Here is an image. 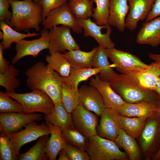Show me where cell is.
Here are the masks:
<instances>
[{"instance_id": "7c38bea8", "label": "cell", "mask_w": 160, "mask_h": 160, "mask_svg": "<svg viewBox=\"0 0 160 160\" xmlns=\"http://www.w3.org/2000/svg\"><path fill=\"white\" fill-rule=\"evenodd\" d=\"M73 126L88 138L97 135V115L79 104L71 113Z\"/></svg>"}, {"instance_id": "c3c4849f", "label": "cell", "mask_w": 160, "mask_h": 160, "mask_svg": "<svg viewBox=\"0 0 160 160\" xmlns=\"http://www.w3.org/2000/svg\"><path fill=\"white\" fill-rule=\"evenodd\" d=\"M154 160H160V148L155 156Z\"/></svg>"}, {"instance_id": "44dd1931", "label": "cell", "mask_w": 160, "mask_h": 160, "mask_svg": "<svg viewBox=\"0 0 160 160\" xmlns=\"http://www.w3.org/2000/svg\"><path fill=\"white\" fill-rule=\"evenodd\" d=\"M157 113L147 119L139 137L141 148L145 154L151 151L158 135L160 122Z\"/></svg>"}, {"instance_id": "277c9868", "label": "cell", "mask_w": 160, "mask_h": 160, "mask_svg": "<svg viewBox=\"0 0 160 160\" xmlns=\"http://www.w3.org/2000/svg\"><path fill=\"white\" fill-rule=\"evenodd\" d=\"M86 151L91 160H127L126 152L121 151L111 140L97 135L89 138Z\"/></svg>"}, {"instance_id": "9a60e30c", "label": "cell", "mask_w": 160, "mask_h": 160, "mask_svg": "<svg viewBox=\"0 0 160 160\" xmlns=\"http://www.w3.org/2000/svg\"><path fill=\"white\" fill-rule=\"evenodd\" d=\"M155 0H127L129 10L125 19L126 28L132 31L138 22L145 20Z\"/></svg>"}, {"instance_id": "cb8c5ba5", "label": "cell", "mask_w": 160, "mask_h": 160, "mask_svg": "<svg viewBox=\"0 0 160 160\" xmlns=\"http://www.w3.org/2000/svg\"><path fill=\"white\" fill-rule=\"evenodd\" d=\"M51 131V137L45 145V152L50 160L56 159L60 151L67 143L62 136L63 130L52 124L45 122Z\"/></svg>"}, {"instance_id": "ac0fdd59", "label": "cell", "mask_w": 160, "mask_h": 160, "mask_svg": "<svg viewBox=\"0 0 160 160\" xmlns=\"http://www.w3.org/2000/svg\"><path fill=\"white\" fill-rule=\"evenodd\" d=\"M136 41L153 47L160 44V16L143 23L137 34Z\"/></svg>"}, {"instance_id": "681fc988", "label": "cell", "mask_w": 160, "mask_h": 160, "mask_svg": "<svg viewBox=\"0 0 160 160\" xmlns=\"http://www.w3.org/2000/svg\"><path fill=\"white\" fill-rule=\"evenodd\" d=\"M3 37V34L2 32L0 31V40H2Z\"/></svg>"}, {"instance_id": "83f0119b", "label": "cell", "mask_w": 160, "mask_h": 160, "mask_svg": "<svg viewBox=\"0 0 160 160\" xmlns=\"http://www.w3.org/2000/svg\"><path fill=\"white\" fill-rule=\"evenodd\" d=\"M100 72L99 68H80L71 67L69 75L66 77H62V80L63 82L72 87L78 89V85L80 82L87 80L90 77L97 75Z\"/></svg>"}, {"instance_id": "ab89813d", "label": "cell", "mask_w": 160, "mask_h": 160, "mask_svg": "<svg viewBox=\"0 0 160 160\" xmlns=\"http://www.w3.org/2000/svg\"><path fill=\"white\" fill-rule=\"evenodd\" d=\"M66 153L69 160H89L90 157L86 151L67 143L63 148Z\"/></svg>"}, {"instance_id": "60d3db41", "label": "cell", "mask_w": 160, "mask_h": 160, "mask_svg": "<svg viewBox=\"0 0 160 160\" xmlns=\"http://www.w3.org/2000/svg\"><path fill=\"white\" fill-rule=\"evenodd\" d=\"M68 0H40L39 3L43 8L42 17L44 20L52 10L60 6Z\"/></svg>"}, {"instance_id": "5b68a950", "label": "cell", "mask_w": 160, "mask_h": 160, "mask_svg": "<svg viewBox=\"0 0 160 160\" xmlns=\"http://www.w3.org/2000/svg\"><path fill=\"white\" fill-rule=\"evenodd\" d=\"M7 95L19 102L23 112L26 113L40 112L45 115L49 113L55 105L50 97L40 90H34L29 92L17 93L5 92Z\"/></svg>"}, {"instance_id": "e575fe53", "label": "cell", "mask_w": 160, "mask_h": 160, "mask_svg": "<svg viewBox=\"0 0 160 160\" xmlns=\"http://www.w3.org/2000/svg\"><path fill=\"white\" fill-rule=\"evenodd\" d=\"M62 101L67 111L71 113L79 104L78 89L72 87L62 81Z\"/></svg>"}, {"instance_id": "f35d334b", "label": "cell", "mask_w": 160, "mask_h": 160, "mask_svg": "<svg viewBox=\"0 0 160 160\" xmlns=\"http://www.w3.org/2000/svg\"><path fill=\"white\" fill-rule=\"evenodd\" d=\"M7 95L5 93L0 91V112H23L21 104L17 100Z\"/></svg>"}, {"instance_id": "4316f807", "label": "cell", "mask_w": 160, "mask_h": 160, "mask_svg": "<svg viewBox=\"0 0 160 160\" xmlns=\"http://www.w3.org/2000/svg\"><path fill=\"white\" fill-rule=\"evenodd\" d=\"M114 142L124 149L130 160H139L141 159L140 150L135 138L123 129H121Z\"/></svg>"}, {"instance_id": "4fadbf2b", "label": "cell", "mask_w": 160, "mask_h": 160, "mask_svg": "<svg viewBox=\"0 0 160 160\" xmlns=\"http://www.w3.org/2000/svg\"><path fill=\"white\" fill-rule=\"evenodd\" d=\"M77 19L79 25L84 30L85 37H92L99 46L106 49L114 47L115 44L110 38L112 32L111 25L108 24L99 25L92 22L90 18L86 19Z\"/></svg>"}, {"instance_id": "7a4b0ae2", "label": "cell", "mask_w": 160, "mask_h": 160, "mask_svg": "<svg viewBox=\"0 0 160 160\" xmlns=\"http://www.w3.org/2000/svg\"><path fill=\"white\" fill-rule=\"evenodd\" d=\"M12 9L9 25L18 32H28L31 28L39 31L43 21V8L33 0H8Z\"/></svg>"}, {"instance_id": "9c48e42d", "label": "cell", "mask_w": 160, "mask_h": 160, "mask_svg": "<svg viewBox=\"0 0 160 160\" xmlns=\"http://www.w3.org/2000/svg\"><path fill=\"white\" fill-rule=\"evenodd\" d=\"M43 115L36 113L8 112L0 114V132L4 134L19 131L23 127L43 118Z\"/></svg>"}, {"instance_id": "8992f818", "label": "cell", "mask_w": 160, "mask_h": 160, "mask_svg": "<svg viewBox=\"0 0 160 160\" xmlns=\"http://www.w3.org/2000/svg\"><path fill=\"white\" fill-rule=\"evenodd\" d=\"M41 24L47 29L59 25L66 26L77 33H81L83 29L70 9L67 2L51 10Z\"/></svg>"}, {"instance_id": "d4e9b609", "label": "cell", "mask_w": 160, "mask_h": 160, "mask_svg": "<svg viewBox=\"0 0 160 160\" xmlns=\"http://www.w3.org/2000/svg\"><path fill=\"white\" fill-rule=\"evenodd\" d=\"M44 119L63 130L70 126H72L71 113L68 112L61 102L55 104L51 112L45 115Z\"/></svg>"}, {"instance_id": "f6af8a7d", "label": "cell", "mask_w": 160, "mask_h": 160, "mask_svg": "<svg viewBox=\"0 0 160 160\" xmlns=\"http://www.w3.org/2000/svg\"><path fill=\"white\" fill-rule=\"evenodd\" d=\"M59 155L58 160H69L66 153L63 148L60 151Z\"/></svg>"}, {"instance_id": "603a6c76", "label": "cell", "mask_w": 160, "mask_h": 160, "mask_svg": "<svg viewBox=\"0 0 160 160\" xmlns=\"http://www.w3.org/2000/svg\"><path fill=\"white\" fill-rule=\"evenodd\" d=\"M127 0H110L108 24L123 32L126 28L125 19L129 10Z\"/></svg>"}, {"instance_id": "484cf974", "label": "cell", "mask_w": 160, "mask_h": 160, "mask_svg": "<svg viewBox=\"0 0 160 160\" xmlns=\"http://www.w3.org/2000/svg\"><path fill=\"white\" fill-rule=\"evenodd\" d=\"M97 49L94 47L91 51L85 52L77 49L67 51L62 53L69 61L71 67L80 68H93L92 60Z\"/></svg>"}, {"instance_id": "74e56055", "label": "cell", "mask_w": 160, "mask_h": 160, "mask_svg": "<svg viewBox=\"0 0 160 160\" xmlns=\"http://www.w3.org/2000/svg\"><path fill=\"white\" fill-rule=\"evenodd\" d=\"M19 157L15 154L12 143L7 134L0 133V160H16Z\"/></svg>"}, {"instance_id": "7402d4cb", "label": "cell", "mask_w": 160, "mask_h": 160, "mask_svg": "<svg viewBox=\"0 0 160 160\" xmlns=\"http://www.w3.org/2000/svg\"><path fill=\"white\" fill-rule=\"evenodd\" d=\"M108 58L107 49L99 45L93 56L92 65V68L100 69V72L98 75L100 78L109 82L117 74L113 69L114 65L110 64Z\"/></svg>"}, {"instance_id": "f5cc1de1", "label": "cell", "mask_w": 160, "mask_h": 160, "mask_svg": "<svg viewBox=\"0 0 160 160\" xmlns=\"http://www.w3.org/2000/svg\"></svg>"}, {"instance_id": "816d5d0a", "label": "cell", "mask_w": 160, "mask_h": 160, "mask_svg": "<svg viewBox=\"0 0 160 160\" xmlns=\"http://www.w3.org/2000/svg\"><path fill=\"white\" fill-rule=\"evenodd\" d=\"M33 1L36 3H39L40 0H33Z\"/></svg>"}, {"instance_id": "ba28073f", "label": "cell", "mask_w": 160, "mask_h": 160, "mask_svg": "<svg viewBox=\"0 0 160 160\" xmlns=\"http://www.w3.org/2000/svg\"><path fill=\"white\" fill-rule=\"evenodd\" d=\"M38 39L31 40H22L15 43V47L16 53L11 60L15 64L22 58L29 55L37 57L42 50L48 49L49 45V31L44 28Z\"/></svg>"}, {"instance_id": "d6986e66", "label": "cell", "mask_w": 160, "mask_h": 160, "mask_svg": "<svg viewBox=\"0 0 160 160\" xmlns=\"http://www.w3.org/2000/svg\"><path fill=\"white\" fill-rule=\"evenodd\" d=\"M126 74L132 77L143 87L155 91L160 76V62L155 61L142 70Z\"/></svg>"}, {"instance_id": "7dc6e473", "label": "cell", "mask_w": 160, "mask_h": 160, "mask_svg": "<svg viewBox=\"0 0 160 160\" xmlns=\"http://www.w3.org/2000/svg\"><path fill=\"white\" fill-rule=\"evenodd\" d=\"M155 91L160 97V76L158 79Z\"/></svg>"}, {"instance_id": "f907efd6", "label": "cell", "mask_w": 160, "mask_h": 160, "mask_svg": "<svg viewBox=\"0 0 160 160\" xmlns=\"http://www.w3.org/2000/svg\"><path fill=\"white\" fill-rule=\"evenodd\" d=\"M158 113L160 116V104L159 105L158 107Z\"/></svg>"}, {"instance_id": "f1b7e54d", "label": "cell", "mask_w": 160, "mask_h": 160, "mask_svg": "<svg viewBox=\"0 0 160 160\" xmlns=\"http://www.w3.org/2000/svg\"><path fill=\"white\" fill-rule=\"evenodd\" d=\"M0 28L3 34V39L0 43L3 45L4 50L9 49L13 43H16L26 38L35 37L39 35V33L36 32L21 33L2 21L0 22Z\"/></svg>"}, {"instance_id": "b9f144b4", "label": "cell", "mask_w": 160, "mask_h": 160, "mask_svg": "<svg viewBox=\"0 0 160 160\" xmlns=\"http://www.w3.org/2000/svg\"><path fill=\"white\" fill-rule=\"evenodd\" d=\"M10 5L8 0H0V20L9 25L12 16L8 9Z\"/></svg>"}, {"instance_id": "30bf717a", "label": "cell", "mask_w": 160, "mask_h": 160, "mask_svg": "<svg viewBox=\"0 0 160 160\" xmlns=\"http://www.w3.org/2000/svg\"><path fill=\"white\" fill-rule=\"evenodd\" d=\"M50 29L48 49L49 54L55 52L64 53L67 51L80 49L71 35L69 27L61 25Z\"/></svg>"}, {"instance_id": "836d02e7", "label": "cell", "mask_w": 160, "mask_h": 160, "mask_svg": "<svg viewBox=\"0 0 160 160\" xmlns=\"http://www.w3.org/2000/svg\"><path fill=\"white\" fill-rule=\"evenodd\" d=\"M19 74V71L12 65H10L5 72L0 73V85L5 88L6 92H15V88L20 84V80L16 78Z\"/></svg>"}, {"instance_id": "f546056e", "label": "cell", "mask_w": 160, "mask_h": 160, "mask_svg": "<svg viewBox=\"0 0 160 160\" xmlns=\"http://www.w3.org/2000/svg\"><path fill=\"white\" fill-rule=\"evenodd\" d=\"M45 60L48 67L57 72L62 77L69 75L71 66L68 59L62 53H52L47 55Z\"/></svg>"}, {"instance_id": "bcb514c9", "label": "cell", "mask_w": 160, "mask_h": 160, "mask_svg": "<svg viewBox=\"0 0 160 160\" xmlns=\"http://www.w3.org/2000/svg\"><path fill=\"white\" fill-rule=\"evenodd\" d=\"M148 57L155 61L160 62V54L149 53Z\"/></svg>"}, {"instance_id": "8d00e7d4", "label": "cell", "mask_w": 160, "mask_h": 160, "mask_svg": "<svg viewBox=\"0 0 160 160\" xmlns=\"http://www.w3.org/2000/svg\"><path fill=\"white\" fill-rule=\"evenodd\" d=\"M96 4L92 17L99 25L108 24L110 0H93Z\"/></svg>"}, {"instance_id": "5bb4252c", "label": "cell", "mask_w": 160, "mask_h": 160, "mask_svg": "<svg viewBox=\"0 0 160 160\" xmlns=\"http://www.w3.org/2000/svg\"><path fill=\"white\" fill-rule=\"evenodd\" d=\"M120 115L117 110L105 108L100 116L97 135L114 141L121 129L119 119Z\"/></svg>"}, {"instance_id": "2e32d148", "label": "cell", "mask_w": 160, "mask_h": 160, "mask_svg": "<svg viewBox=\"0 0 160 160\" xmlns=\"http://www.w3.org/2000/svg\"><path fill=\"white\" fill-rule=\"evenodd\" d=\"M79 104L87 110L100 116L105 108L102 97L98 90L90 85H82L78 89Z\"/></svg>"}, {"instance_id": "ee69618b", "label": "cell", "mask_w": 160, "mask_h": 160, "mask_svg": "<svg viewBox=\"0 0 160 160\" xmlns=\"http://www.w3.org/2000/svg\"><path fill=\"white\" fill-rule=\"evenodd\" d=\"M3 45L0 44V73H4L9 65V62L4 58L3 55Z\"/></svg>"}, {"instance_id": "ffe728a7", "label": "cell", "mask_w": 160, "mask_h": 160, "mask_svg": "<svg viewBox=\"0 0 160 160\" xmlns=\"http://www.w3.org/2000/svg\"><path fill=\"white\" fill-rule=\"evenodd\" d=\"M158 105L145 101L134 103H126L117 111L122 116L147 119L158 113Z\"/></svg>"}, {"instance_id": "d590c367", "label": "cell", "mask_w": 160, "mask_h": 160, "mask_svg": "<svg viewBox=\"0 0 160 160\" xmlns=\"http://www.w3.org/2000/svg\"><path fill=\"white\" fill-rule=\"evenodd\" d=\"M62 136L67 143L86 151L89 138L76 130L73 126L63 129Z\"/></svg>"}, {"instance_id": "8fae6325", "label": "cell", "mask_w": 160, "mask_h": 160, "mask_svg": "<svg viewBox=\"0 0 160 160\" xmlns=\"http://www.w3.org/2000/svg\"><path fill=\"white\" fill-rule=\"evenodd\" d=\"M107 51L115 67L122 73L140 71L148 66L137 57L128 52L114 47L107 49Z\"/></svg>"}, {"instance_id": "52a82bcc", "label": "cell", "mask_w": 160, "mask_h": 160, "mask_svg": "<svg viewBox=\"0 0 160 160\" xmlns=\"http://www.w3.org/2000/svg\"><path fill=\"white\" fill-rule=\"evenodd\" d=\"M25 128L17 132L7 134L13 144L14 152L19 157L20 151L24 145L36 140L41 136L51 134L49 126L46 122L40 124L34 122L25 126Z\"/></svg>"}, {"instance_id": "7bdbcfd3", "label": "cell", "mask_w": 160, "mask_h": 160, "mask_svg": "<svg viewBox=\"0 0 160 160\" xmlns=\"http://www.w3.org/2000/svg\"><path fill=\"white\" fill-rule=\"evenodd\" d=\"M159 16H160V0H155L145 22L149 21Z\"/></svg>"}, {"instance_id": "3957f363", "label": "cell", "mask_w": 160, "mask_h": 160, "mask_svg": "<svg viewBox=\"0 0 160 160\" xmlns=\"http://www.w3.org/2000/svg\"><path fill=\"white\" fill-rule=\"evenodd\" d=\"M109 83L113 90L126 103H134L145 101L160 104V97L156 93L143 87L127 74H117Z\"/></svg>"}, {"instance_id": "4dcf8cb0", "label": "cell", "mask_w": 160, "mask_h": 160, "mask_svg": "<svg viewBox=\"0 0 160 160\" xmlns=\"http://www.w3.org/2000/svg\"><path fill=\"white\" fill-rule=\"evenodd\" d=\"M119 119L121 129L135 139L140 137L147 119L137 117L129 118L120 115Z\"/></svg>"}, {"instance_id": "6da1fadb", "label": "cell", "mask_w": 160, "mask_h": 160, "mask_svg": "<svg viewBox=\"0 0 160 160\" xmlns=\"http://www.w3.org/2000/svg\"><path fill=\"white\" fill-rule=\"evenodd\" d=\"M26 85L31 89L40 90L47 93L55 104L62 101V76L43 62H38L25 73Z\"/></svg>"}, {"instance_id": "e0dca14e", "label": "cell", "mask_w": 160, "mask_h": 160, "mask_svg": "<svg viewBox=\"0 0 160 160\" xmlns=\"http://www.w3.org/2000/svg\"><path fill=\"white\" fill-rule=\"evenodd\" d=\"M89 84L99 91L105 108L117 110L126 103L112 88L110 83L101 80L98 75L91 79Z\"/></svg>"}, {"instance_id": "d6a6232c", "label": "cell", "mask_w": 160, "mask_h": 160, "mask_svg": "<svg viewBox=\"0 0 160 160\" xmlns=\"http://www.w3.org/2000/svg\"><path fill=\"white\" fill-rule=\"evenodd\" d=\"M93 0H68L70 9L77 18L86 19L92 16Z\"/></svg>"}, {"instance_id": "1f68e13d", "label": "cell", "mask_w": 160, "mask_h": 160, "mask_svg": "<svg viewBox=\"0 0 160 160\" xmlns=\"http://www.w3.org/2000/svg\"><path fill=\"white\" fill-rule=\"evenodd\" d=\"M48 139V135L39 137V140L32 147L26 152L20 154V160H47L49 158L45 152L46 142Z\"/></svg>"}]
</instances>
